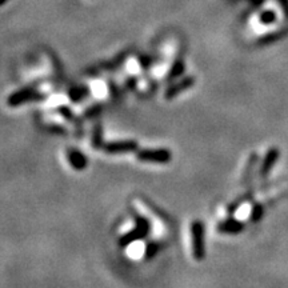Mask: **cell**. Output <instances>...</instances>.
I'll list each match as a JSON object with an SVG mask.
<instances>
[{
    "instance_id": "1",
    "label": "cell",
    "mask_w": 288,
    "mask_h": 288,
    "mask_svg": "<svg viewBox=\"0 0 288 288\" xmlns=\"http://www.w3.org/2000/svg\"><path fill=\"white\" fill-rule=\"evenodd\" d=\"M192 234V252L194 258L196 260H203L206 255V248H204V225L202 221H194L191 225Z\"/></svg>"
},
{
    "instance_id": "2",
    "label": "cell",
    "mask_w": 288,
    "mask_h": 288,
    "mask_svg": "<svg viewBox=\"0 0 288 288\" xmlns=\"http://www.w3.org/2000/svg\"><path fill=\"white\" fill-rule=\"evenodd\" d=\"M138 159L143 163H155V164H167L172 159V154L165 148L156 150H142L136 154Z\"/></svg>"
},
{
    "instance_id": "3",
    "label": "cell",
    "mask_w": 288,
    "mask_h": 288,
    "mask_svg": "<svg viewBox=\"0 0 288 288\" xmlns=\"http://www.w3.org/2000/svg\"><path fill=\"white\" fill-rule=\"evenodd\" d=\"M148 231H150L148 221L140 216L136 217V227H135L131 232H128V234H126V235L120 238V246H122V247H126V246H128V244L135 242V240L143 239V238L148 234Z\"/></svg>"
},
{
    "instance_id": "4",
    "label": "cell",
    "mask_w": 288,
    "mask_h": 288,
    "mask_svg": "<svg viewBox=\"0 0 288 288\" xmlns=\"http://www.w3.org/2000/svg\"><path fill=\"white\" fill-rule=\"evenodd\" d=\"M103 150L107 154H128L138 150V143L134 140H122V142H111L103 146Z\"/></svg>"
},
{
    "instance_id": "5",
    "label": "cell",
    "mask_w": 288,
    "mask_h": 288,
    "mask_svg": "<svg viewBox=\"0 0 288 288\" xmlns=\"http://www.w3.org/2000/svg\"><path fill=\"white\" fill-rule=\"evenodd\" d=\"M194 84H195V78H191V76L184 78L182 82L176 83L175 86H171L168 90L165 91V99H167V100L174 99V97L178 96L180 92H184V91L190 90Z\"/></svg>"
},
{
    "instance_id": "6",
    "label": "cell",
    "mask_w": 288,
    "mask_h": 288,
    "mask_svg": "<svg viewBox=\"0 0 288 288\" xmlns=\"http://www.w3.org/2000/svg\"><path fill=\"white\" fill-rule=\"evenodd\" d=\"M43 95L40 94H36L34 91H20L18 94H15L14 96L10 99V104L12 105H16V104H20V103H26V101H31V100H39L41 99Z\"/></svg>"
},
{
    "instance_id": "7",
    "label": "cell",
    "mask_w": 288,
    "mask_h": 288,
    "mask_svg": "<svg viewBox=\"0 0 288 288\" xmlns=\"http://www.w3.org/2000/svg\"><path fill=\"white\" fill-rule=\"evenodd\" d=\"M68 161L72 165V168L78 169V171L84 169L87 167V157L82 152H79V151H70L68 152Z\"/></svg>"
},
{
    "instance_id": "8",
    "label": "cell",
    "mask_w": 288,
    "mask_h": 288,
    "mask_svg": "<svg viewBox=\"0 0 288 288\" xmlns=\"http://www.w3.org/2000/svg\"><path fill=\"white\" fill-rule=\"evenodd\" d=\"M217 229L219 232H224V234H235L242 229V224L235 220H227L217 225Z\"/></svg>"
},
{
    "instance_id": "9",
    "label": "cell",
    "mask_w": 288,
    "mask_h": 288,
    "mask_svg": "<svg viewBox=\"0 0 288 288\" xmlns=\"http://www.w3.org/2000/svg\"><path fill=\"white\" fill-rule=\"evenodd\" d=\"M184 72V63L183 60H178L174 64L172 70H171V78H176V76H180Z\"/></svg>"
},
{
    "instance_id": "10",
    "label": "cell",
    "mask_w": 288,
    "mask_h": 288,
    "mask_svg": "<svg viewBox=\"0 0 288 288\" xmlns=\"http://www.w3.org/2000/svg\"><path fill=\"white\" fill-rule=\"evenodd\" d=\"M92 146H94L95 148H99V147L101 146V128H100V126L95 127L94 136H92Z\"/></svg>"
},
{
    "instance_id": "11",
    "label": "cell",
    "mask_w": 288,
    "mask_h": 288,
    "mask_svg": "<svg viewBox=\"0 0 288 288\" xmlns=\"http://www.w3.org/2000/svg\"><path fill=\"white\" fill-rule=\"evenodd\" d=\"M87 91L84 90V88H80V87H75L74 90H71V92H70V95H71V99L72 100H80L83 96H84V94H86Z\"/></svg>"
},
{
    "instance_id": "12",
    "label": "cell",
    "mask_w": 288,
    "mask_h": 288,
    "mask_svg": "<svg viewBox=\"0 0 288 288\" xmlns=\"http://www.w3.org/2000/svg\"><path fill=\"white\" fill-rule=\"evenodd\" d=\"M157 250H159V247H157L156 243H151L147 246V250H146V256L148 259H151L152 256H154L155 254L157 252Z\"/></svg>"
}]
</instances>
